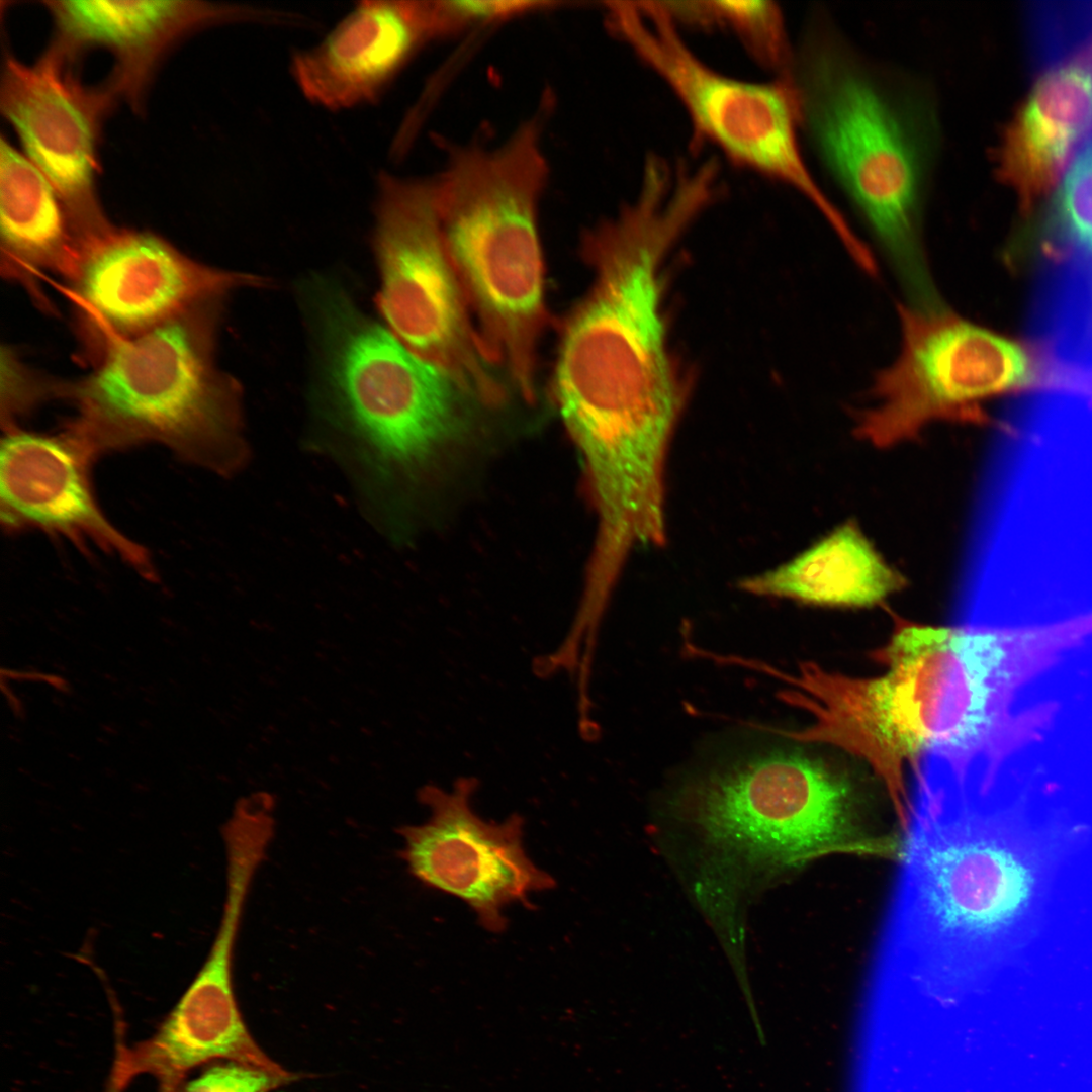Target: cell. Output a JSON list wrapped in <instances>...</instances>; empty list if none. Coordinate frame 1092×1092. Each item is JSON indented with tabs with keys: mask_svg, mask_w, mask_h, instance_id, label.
Masks as SVG:
<instances>
[{
	"mask_svg": "<svg viewBox=\"0 0 1092 1092\" xmlns=\"http://www.w3.org/2000/svg\"><path fill=\"white\" fill-rule=\"evenodd\" d=\"M52 50L33 65L5 59L0 108L23 154L61 196L79 245L112 225L97 194L99 143L117 96L108 84L85 86Z\"/></svg>",
	"mask_w": 1092,
	"mask_h": 1092,
	"instance_id": "cell-11",
	"label": "cell"
},
{
	"mask_svg": "<svg viewBox=\"0 0 1092 1092\" xmlns=\"http://www.w3.org/2000/svg\"><path fill=\"white\" fill-rule=\"evenodd\" d=\"M896 621L888 643L873 655L886 667L882 688L890 725L916 763L922 754L959 750L977 735L988 716V686L967 626Z\"/></svg>",
	"mask_w": 1092,
	"mask_h": 1092,
	"instance_id": "cell-13",
	"label": "cell"
},
{
	"mask_svg": "<svg viewBox=\"0 0 1092 1092\" xmlns=\"http://www.w3.org/2000/svg\"><path fill=\"white\" fill-rule=\"evenodd\" d=\"M905 585L854 521L783 565L739 581L752 595L831 608L874 607Z\"/></svg>",
	"mask_w": 1092,
	"mask_h": 1092,
	"instance_id": "cell-19",
	"label": "cell"
},
{
	"mask_svg": "<svg viewBox=\"0 0 1092 1092\" xmlns=\"http://www.w3.org/2000/svg\"><path fill=\"white\" fill-rule=\"evenodd\" d=\"M670 244L655 226L628 223L586 245L596 281L565 324L554 374L573 437L630 442L673 433L685 395L661 310L660 264Z\"/></svg>",
	"mask_w": 1092,
	"mask_h": 1092,
	"instance_id": "cell-2",
	"label": "cell"
},
{
	"mask_svg": "<svg viewBox=\"0 0 1092 1092\" xmlns=\"http://www.w3.org/2000/svg\"><path fill=\"white\" fill-rule=\"evenodd\" d=\"M1064 47L1049 59L995 151L997 175L1026 214L1092 132V27Z\"/></svg>",
	"mask_w": 1092,
	"mask_h": 1092,
	"instance_id": "cell-17",
	"label": "cell"
},
{
	"mask_svg": "<svg viewBox=\"0 0 1092 1092\" xmlns=\"http://www.w3.org/2000/svg\"><path fill=\"white\" fill-rule=\"evenodd\" d=\"M432 39L425 0L363 1L316 44L291 58L293 81L331 111L372 103Z\"/></svg>",
	"mask_w": 1092,
	"mask_h": 1092,
	"instance_id": "cell-16",
	"label": "cell"
},
{
	"mask_svg": "<svg viewBox=\"0 0 1092 1092\" xmlns=\"http://www.w3.org/2000/svg\"><path fill=\"white\" fill-rule=\"evenodd\" d=\"M56 380L40 376L20 362L10 348L2 349V429L16 426L17 419L40 402L55 397Z\"/></svg>",
	"mask_w": 1092,
	"mask_h": 1092,
	"instance_id": "cell-24",
	"label": "cell"
},
{
	"mask_svg": "<svg viewBox=\"0 0 1092 1092\" xmlns=\"http://www.w3.org/2000/svg\"><path fill=\"white\" fill-rule=\"evenodd\" d=\"M68 278L84 341L97 356L251 281L204 265L154 233L113 225L81 247Z\"/></svg>",
	"mask_w": 1092,
	"mask_h": 1092,
	"instance_id": "cell-10",
	"label": "cell"
},
{
	"mask_svg": "<svg viewBox=\"0 0 1092 1092\" xmlns=\"http://www.w3.org/2000/svg\"><path fill=\"white\" fill-rule=\"evenodd\" d=\"M55 25L51 50L72 63L87 49L107 50L115 68L107 83L139 104L162 57L201 28L234 21H268L275 12L196 0H53L43 2Z\"/></svg>",
	"mask_w": 1092,
	"mask_h": 1092,
	"instance_id": "cell-15",
	"label": "cell"
},
{
	"mask_svg": "<svg viewBox=\"0 0 1092 1092\" xmlns=\"http://www.w3.org/2000/svg\"><path fill=\"white\" fill-rule=\"evenodd\" d=\"M294 1079L229 1061L205 1069L189 1081L181 1092H271Z\"/></svg>",
	"mask_w": 1092,
	"mask_h": 1092,
	"instance_id": "cell-25",
	"label": "cell"
},
{
	"mask_svg": "<svg viewBox=\"0 0 1092 1092\" xmlns=\"http://www.w3.org/2000/svg\"><path fill=\"white\" fill-rule=\"evenodd\" d=\"M2 263L24 278L50 269L67 277L79 243L61 196L41 171L4 136L0 143Z\"/></svg>",
	"mask_w": 1092,
	"mask_h": 1092,
	"instance_id": "cell-20",
	"label": "cell"
},
{
	"mask_svg": "<svg viewBox=\"0 0 1092 1092\" xmlns=\"http://www.w3.org/2000/svg\"><path fill=\"white\" fill-rule=\"evenodd\" d=\"M330 426L309 447L345 472L378 531L393 535L413 492L462 427L466 392L393 333L338 311Z\"/></svg>",
	"mask_w": 1092,
	"mask_h": 1092,
	"instance_id": "cell-4",
	"label": "cell"
},
{
	"mask_svg": "<svg viewBox=\"0 0 1092 1092\" xmlns=\"http://www.w3.org/2000/svg\"><path fill=\"white\" fill-rule=\"evenodd\" d=\"M541 120L493 148L453 147L434 177L443 237L494 363L526 397L535 393L546 313L538 203L549 167Z\"/></svg>",
	"mask_w": 1092,
	"mask_h": 1092,
	"instance_id": "cell-3",
	"label": "cell"
},
{
	"mask_svg": "<svg viewBox=\"0 0 1092 1092\" xmlns=\"http://www.w3.org/2000/svg\"><path fill=\"white\" fill-rule=\"evenodd\" d=\"M477 788L474 777L457 779L448 791L424 786L419 800L430 809V818L398 832L411 874L426 886L463 900L485 929L497 933L507 925L503 915L507 905L528 904L530 893L552 889L555 881L527 856L521 816L494 823L473 811Z\"/></svg>",
	"mask_w": 1092,
	"mask_h": 1092,
	"instance_id": "cell-12",
	"label": "cell"
},
{
	"mask_svg": "<svg viewBox=\"0 0 1092 1092\" xmlns=\"http://www.w3.org/2000/svg\"><path fill=\"white\" fill-rule=\"evenodd\" d=\"M0 518L8 533L39 530L120 559L148 579L157 575L149 551L117 530L99 507L91 482L96 460L66 430L3 429Z\"/></svg>",
	"mask_w": 1092,
	"mask_h": 1092,
	"instance_id": "cell-14",
	"label": "cell"
},
{
	"mask_svg": "<svg viewBox=\"0 0 1092 1092\" xmlns=\"http://www.w3.org/2000/svg\"><path fill=\"white\" fill-rule=\"evenodd\" d=\"M240 919L221 917L201 968L141 1052L140 1067L171 1086L186 1072L226 1059L297 1080L255 1041L241 1016L233 985Z\"/></svg>",
	"mask_w": 1092,
	"mask_h": 1092,
	"instance_id": "cell-18",
	"label": "cell"
},
{
	"mask_svg": "<svg viewBox=\"0 0 1092 1092\" xmlns=\"http://www.w3.org/2000/svg\"><path fill=\"white\" fill-rule=\"evenodd\" d=\"M380 310L413 352L446 371L469 396L495 401L493 371L448 252L434 178L383 173L377 183Z\"/></svg>",
	"mask_w": 1092,
	"mask_h": 1092,
	"instance_id": "cell-7",
	"label": "cell"
},
{
	"mask_svg": "<svg viewBox=\"0 0 1092 1092\" xmlns=\"http://www.w3.org/2000/svg\"><path fill=\"white\" fill-rule=\"evenodd\" d=\"M606 5L612 30L677 97L697 138L734 164L799 192L833 230L844 226L802 153L799 101L789 77L751 82L716 71L688 47L661 1Z\"/></svg>",
	"mask_w": 1092,
	"mask_h": 1092,
	"instance_id": "cell-6",
	"label": "cell"
},
{
	"mask_svg": "<svg viewBox=\"0 0 1092 1092\" xmlns=\"http://www.w3.org/2000/svg\"><path fill=\"white\" fill-rule=\"evenodd\" d=\"M188 309L108 344L97 365L58 381L56 398L74 408L66 431L97 459L146 443L228 476L249 455L237 401L212 360V307Z\"/></svg>",
	"mask_w": 1092,
	"mask_h": 1092,
	"instance_id": "cell-5",
	"label": "cell"
},
{
	"mask_svg": "<svg viewBox=\"0 0 1092 1092\" xmlns=\"http://www.w3.org/2000/svg\"><path fill=\"white\" fill-rule=\"evenodd\" d=\"M902 346L874 383L875 404L859 415L857 436L881 447L914 437L932 421H980L979 402L1026 388L1038 366L1017 343L942 305L900 307Z\"/></svg>",
	"mask_w": 1092,
	"mask_h": 1092,
	"instance_id": "cell-8",
	"label": "cell"
},
{
	"mask_svg": "<svg viewBox=\"0 0 1092 1092\" xmlns=\"http://www.w3.org/2000/svg\"><path fill=\"white\" fill-rule=\"evenodd\" d=\"M682 803L715 843L752 859L796 864L851 837L848 784L793 751L750 756L694 781Z\"/></svg>",
	"mask_w": 1092,
	"mask_h": 1092,
	"instance_id": "cell-9",
	"label": "cell"
},
{
	"mask_svg": "<svg viewBox=\"0 0 1092 1092\" xmlns=\"http://www.w3.org/2000/svg\"><path fill=\"white\" fill-rule=\"evenodd\" d=\"M1041 248L1049 263L1092 279V139L1053 198Z\"/></svg>",
	"mask_w": 1092,
	"mask_h": 1092,
	"instance_id": "cell-22",
	"label": "cell"
},
{
	"mask_svg": "<svg viewBox=\"0 0 1092 1092\" xmlns=\"http://www.w3.org/2000/svg\"><path fill=\"white\" fill-rule=\"evenodd\" d=\"M790 79L801 128L820 164L882 244L914 302L934 299L921 244L941 143L930 90L866 57L822 15L794 53Z\"/></svg>",
	"mask_w": 1092,
	"mask_h": 1092,
	"instance_id": "cell-1",
	"label": "cell"
},
{
	"mask_svg": "<svg viewBox=\"0 0 1092 1092\" xmlns=\"http://www.w3.org/2000/svg\"><path fill=\"white\" fill-rule=\"evenodd\" d=\"M551 4L553 2L520 0H426L432 38L457 32L473 24L503 21L547 9Z\"/></svg>",
	"mask_w": 1092,
	"mask_h": 1092,
	"instance_id": "cell-23",
	"label": "cell"
},
{
	"mask_svg": "<svg viewBox=\"0 0 1092 1092\" xmlns=\"http://www.w3.org/2000/svg\"><path fill=\"white\" fill-rule=\"evenodd\" d=\"M677 22L701 29L723 28L732 32L761 66L789 75L794 52L784 15L772 1H662Z\"/></svg>",
	"mask_w": 1092,
	"mask_h": 1092,
	"instance_id": "cell-21",
	"label": "cell"
}]
</instances>
